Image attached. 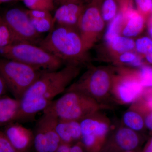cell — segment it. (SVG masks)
I'll return each instance as SVG.
<instances>
[{"label": "cell", "mask_w": 152, "mask_h": 152, "mask_svg": "<svg viewBox=\"0 0 152 152\" xmlns=\"http://www.w3.org/2000/svg\"><path fill=\"white\" fill-rule=\"evenodd\" d=\"M2 20V18L1 16H0V23H1V22Z\"/></svg>", "instance_id": "b9f144b4"}, {"label": "cell", "mask_w": 152, "mask_h": 152, "mask_svg": "<svg viewBox=\"0 0 152 152\" xmlns=\"http://www.w3.org/2000/svg\"><path fill=\"white\" fill-rule=\"evenodd\" d=\"M124 152H136L135 151H125Z\"/></svg>", "instance_id": "ab89813d"}, {"label": "cell", "mask_w": 152, "mask_h": 152, "mask_svg": "<svg viewBox=\"0 0 152 152\" xmlns=\"http://www.w3.org/2000/svg\"><path fill=\"white\" fill-rule=\"evenodd\" d=\"M28 10H42L51 12L54 9L53 0H23Z\"/></svg>", "instance_id": "cb8c5ba5"}, {"label": "cell", "mask_w": 152, "mask_h": 152, "mask_svg": "<svg viewBox=\"0 0 152 152\" xmlns=\"http://www.w3.org/2000/svg\"><path fill=\"white\" fill-rule=\"evenodd\" d=\"M7 90L5 82L0 75V97L5 95Z\"/></svg>", "instance_id": "d6a6232c"}, {"label": "cell", "mask_w": 152, "mask_h": 152, "mask_svg": "<svg viewBox=\"0 0 152 152\" xmlns=\"http://www.w3.org/2000/svg\"><path fill=\"white\" fill-rule=\"evenodd\" d=\"M143 88L139 79H126L122 81L114 89L113 95L121 103L131 104L142 95Z\"/></svg>", "instance_id": "7c38bea8"}, {"label": "cell", "mask_w": 152, "mask_h": 152, "mask_svg": "<svg viewBox=\"0 0 152 152\" xmlns=\"http://www.w3.org/2000/svg\"><path fill=\"white\" fill-rule=\"evenodd\" d=\"M30 19L35 29L40 34L50 32L55 26L53 16L38 18H30Z\"/></svg>", "instance_id": "ffe728a7"}, {"label": "cell", "mask_w": 152, "mask_h": 152, "mask_svg": "<svg viewBox=\"0 0 152 152\" xmlns=\"http://www.w3.org/2000/svg\"><path fill=\"white\" fill-rule=\"evenodd\" d=\"M113 142L115 150L124 152L135 151L140 145V140L137 132L124 127L115 132Z\"/></svg>", "instance_id": "4fadbf2b"}, {"label": "cell", "mask_w": 152, "mask_h": 152, "mask_svg": "<svg viewBox=\"0 0 152 152\" xmlns=\"http://www.w3.org/2000/svg\"><path fill=\"white\" fill-rule=\"evenodd\" d=\"M85 9V6L83 4L66 3L61 4L53 16L55 26L72 27L78 25Z\"/></svg>", "instance_id": "8fae6325"}, {"label": "cell", "mask_w": 152, "mask_h": 152, "mask_svg": "<svg viewBox=\"0 0 152 152\" xmlns=\"http://www.w3.org/2000/svg\"><path fill=\"white\" fill-rule=\"evenodd\" d=\"M86 1L87 0H59V1L61 4L66 3H75L83 4L84 2Z\"/></svg>", "instance_id": "d590c367"}, {"label": "cell", "mask_w": 152, "mask_h": 152, "mask_svg": "<svg viewBox=\"0 0 152 152\" xmlns=\"http://www.w3.org/2000/svg\"><path fill=\"white\" fill-rule=\"evenodd\" d=\"M124 1L125 2L124 3H125V2H126V3H128V2H129V0H121V1Z\"/></svg>", "instance_id": "60d3db41"}, {"label": "cell", "mask_w": 152, "mask_h": 152, "mask_svg": "<svg viewBox=\"0 0 152 152\" xmlns=\"http://www.w3.org/2000/svg\"><path fill=\"white\" fill-rule=\"evenodd\" d=\"M149 95L146 98L145 104L147 108L152 111V94Z\"/></svg>", "instance_id": "e575fe53"}, {"label": "cell", "mask_w": 152, "mask_h": 152, "mask_svg": "<svg viewBox=\"0 0 152 152\" xmlns=\"http://www.w3.org/2000/svg\"><path fill=\"white\" fill-rule=\"evenodd\" d=\"M78 71L75 66L70 65L60 70L43 72L20 100L16 122L34 120L36 115L46 108L55 97L65 91Z\"/></svg>", "instance_id": "6da1fadb"}, {"label": "cell", "mask_w": 152, "mask_h": 152, "mask_svg": "<svg viewBox=\"0 0 152 152\" xmlns=\"http://www.w3.org/2000/svg\"><path fill=\"white\" fill-rule=\"evenodd\" d=\"M84 46L91 33L100 31L103 28L104 22L99 9L94 4L85 8L78 23Z\"/></svg>", "instance_id": "9c48e42d"}, {"label": "cell", "mask_w": 152, "mask_h": 152, "mask_svg": "<svg viewBox=\"0 0 152 152\" xmlns=\"http://www.w3.org/2000/svg\"><path fill=\"white\" fill-rule=\"evenodd\" d=\"M145 55L146 59L147 61L150 64H152V52Z\"/></svg>", "instance_id": "74e56055"}, {"label": "cell", "mask_w": 152, "mask_h": 152, "mask_svg": "<svg viewBox=\"0 0 152 152\" xmlns=\"http://www.w3.org/2000/svg\"><path fill=\"white\" fill-rule=\"evenodd\" d=\"M136 49L139 53L146 54L152 52V40L148 37L139 38L135 43Z\"/></svg>", "instance_id": "4316f807"}, {"label": "cell", "mask_w": 152, "mask_h": 152, "mask_svg": "<svg viewBox=\"0 0 152 152\" xmlns=\"http://www.w3.org/2000/svg\"><path fill=\"white\" fill-rule=\"evenodd\" d=\"M14 1V0H0V4L2 3L7 2L10 1Z\"/></svg>", "instance_id": "f35d334b"}, {"label": "cell", "mask_w": 152, "mask_h": 152, "mask_svg": "<svg viewBox=\"0 0 152 152\" xmlns=\"http://www.w3.org/2000/svg\"><path fill=\"white\" fill-rule=\"evenodd\" d=\"M139 79L143 88H152V67L148 66H142L139 73Z\"/></svg>", "instance_id": "484cf974"}, {"label": "cell", "mask_w": 152, "mask_h": 152, "mask_svg": "<svg viewBox=\"0 0 152 152\" xmlns=\"http://www.w3.org/2000/svg\"><path fill=\"white\" fill-rule=\"evenodd\" d=\"M123 17L121 13L117 14L109 25L105 36L106 40L108 43L110 44L114 39L118 36Z\"/></svg>", "instance_id": "44dd1931"}, {"label": "cell", "mask_w": 152, "mask_h": 152, "mask_svg": "<svg viewBox=\"0 0 152 152\" xmlns=\"http://www.w3.org/2000/svg\"><path fill=\"white\" fill-rule=\"evenodd\" d=\"M53 1H54V0H53Z\"/></svg>", "instance_id": "f6af8a7d"}, {"label": "cell", "mask_w": 152, "mask_h": 152, "mask_svg": "<svg viewBox=\"0 0 152 152\" xmlns=\"http://www.w3.org/2000/svg\"><path fill=\"white\" fill-rule=\"evenodd\" d=\"M143 152H152V137L145 147Z\"/></svg>", "instance_id": "8d00e7d4"}, {"label": "cell", "mask_w": 152, "mask_h": 152, "mask_svg": "<svg viewBox=\"0 0 152 152\" xmlns=\"http://www.w3.org/2000/svg\"><path fill=\"white\" fill-rule=\"evenodd\" d=\"M138 12L143 16L151 12L152 0H135Z\"/></svg>", "instance_id": "83f0119b"}, {"label": "cell", "mask_w": 152, "mask_h": 152, "mask_svg": "<svg viewBox=\"0 0 152 152\" xmlns=\"http://www.w3.org/2000/svg\"><path fill=\"white\" fill-rule=\"evenodd\" d=\"M111 90L110 77L103 69L94 71L71 86L66 91H76L85 94L99 102L108 96Z\"/></svg>", "instance_id": "52a82bcc"}, {"label": "cell", "mask_w": 152, "mask_h": 152, "mask_svg": "<svg viewBox=\"0 0 152 152\" xmlns=\"http://www.w3.org/2000/svg\"><path fill=\"white\" fill-rule=\"evenodd\" d=\"M33 145L36 152H49L48 144L42 124L40 120L36 124Z\"/></svg>", "instance_id": "d6986e66"}, {"label": "cell", "mask_w": 152, "mask_h": 152, "mask_svg": "<svg viewBox=\"0 0 152 152\" xmlns=\"http://www.w3.org/2000/svg\"><path fill=\"white\" fill-rule=\"evenodd\" d=\"M0 54L44 71L58 70L63 63L42 47L29 43H15L1 49Z\"/></svg>", "instance_id": "3957f363"}, {"label": "cell", "mask_w": 152, "mask_h": 152, "mask_svg": "<svg viewBox=\"0 0 152 152\" xmlns=\"http://www.w3.org/2000/svg\"><path fill=\"white\" fill-rule=\"evenodd\" d=\"M102 16L104 20L108 21L116 15L117 5L115 0H105L102 7Z\"/></svg>", "instance_id": "d4e9b609"}, {"label": "cell", "mask_w": 152, "mask_h": 152, "mask_svg": "<svg viewBox=\"0 0 152 152\" xmlns=\"http://www.w3.org/2000/svg\"><path fill=\"white\" fill-rule=\"evenodd\" d=\"M71 145L61 143L55 152H70Z\"/></svg>", "instance_id": "836d02e7"}, {"label": "cell", "mask_w": 152, "mask_h": 152, "mask_svg": "<svg viewBox=\"0 0 152 152\" xmlns=\"http://www.w3.org/2000/svg\"><path fill=\"white\" fill-rule=\"evenodd\" d=\"M97 113L80 121L81 136H94L105 144L110 131V122L104 117L99 115Z\"/></svg>", "instance_id": "30bf717a"}, {"label": "cell", "mask_w": 152, "mask_h": 152, "mask_svg": "<svg viewBox=\"0 0 152 152\" xmlns=\"http://www.w3.org/2000/svg\"><path fill=\"white\" fill-rule=\"evenodd\" d=\"M151 12L152 14V5H151Z\"/></svg>", "instance_id": "7bdbcfd3"}, {"label": "cell", "mask_w": 152, "mask_h": 152, "mask_svg": "<svg viewBox=\"0 0 152 152\" xmlns=\"http://www.w3.org/2000/svg\"><path fill=\"white\" fill-rule=\"evenodd\" d=\"M3 20L7 25L17 42H27L39 45L41 34L33 26L26 10L14 8L4 14Z\"/></svg>", "instance_id": "8992f818"}, {"label": "cell", "mask_w": 152, "mask_h": 152, "mask_svg": "<svg viewBox=\"0 0 152 152\" xmlns=\"http://www.w3.org/2000/svg\"><path fill=\"white\" fill-rule=\"evenodd\" d=\"M15 43H17L15 39L2 18L0 23V50Z\"/></svg>", "instance_id": "603a6c76"}, {"label": "cell", "mask_w": 152, "mask_h": 152, "mask_svg": "<svg viewBox=\"0 0 152 152\" xmlns=\"http://www.w3.org/2000/svg\"><path fill=\"white\" fill-rule=\"evenodd\" d=\"M101 108L97 101L91 97L76 91H66L46 109L54 113L59 119L80 121Z\"/></svg>", "instance_id": "277c9868"}, {"label": "cell", "mask_w": 152, "mask_h": 152, "mask_svg": "<svg viewBox=\"0 0 152 152\" xmlns=\"http://www.w3.org/2000/svg\"><path fill=\"white\" fill-rule=\"evenodd\" d=\"M19 100L5 95L0 97V126L16 122L20 110Z\"/></svg>", "instance_id": "2e32d148"}, {"label": "cell", "mask_w": 152, "mask_h": 152, "mask_svg": "<svg viewBox=\"0 0 152 152\" xmlns=\"http://www.w3.org/2000/svg\"><path fill=\"white\" fill-rule=\"evenodd\" d=\"M123 121L126 127L136 132L142 130L145 126L143 118L138 112L133 110L125 112Z\"/></svg>", "instance_id": "ac0fdd59"}, {"label": "cell", "mask_w": 152, "mask_h": 152, "mask_svg": "<svg viewBox=\"0 0 152 152\" xmlns=\"http://www.w3.org/2000/svg\"><path fill=\"white\" fill-rule=\"evenodd\" d=\"M43 72L17 61L0 59V75L8 90L19 100Z\"/></svg>", "instance_id": "5b68a950"}, {"label": "cell", "mask_w": 152, "mask_h": 152, "mask_svg": "<svg viewBox=\"0 0 152 152\" xmlns=\"http://www.w3.org/2000/svg\"><path fill=\"white\" fill-rule=\"evenodd\" d=\"M0 152H17L3 131H0Z\"/></svg>", "instance_id": "f1b7e54d"}, {"label": "cell", "mask_w": 152, "mask_h": 152, "mask_svg": "<svg viewBox=\"0 0 152 152\" xmlns=\"http://www.w3.org/2000/svg\"><path fill=\"white\" fill-rule=\"evenodd\" d=\"M3 132L17 152H28L34 144V132L18 123L5 126Z\"/></svg>", "instance_id": "ba28073f"}, {"label": "cell", "mask_w": 152, "mask_h": 152, "mask_svg": "<svg viewBox=\"0 0 152 152\" xmlns=\"http://www.w3.org/2000/svg\"><path fill=\"white\" fill-rule=\"evenodd\" d=\"M56 130L61 143L72 145L80 140L81 128L79 121L58 119Z\"/></svg>", "instance_id": "9a60e30c"}, {"label": "cell", "mask_w": 152, "mask_h": 152, "mask_svg": "<svg viewBox=\"0 0 152 152\" xmlns=\"http://www.w3.org/2000/svg\"><path fill=\"white\" fill-rule=\"evenodd\" d=\"M120 1H121V0H120Z\"/></svg>", "instance_id": "ee69618b"}, {"label": "cell", "mask_w": 152, "mask_h": 152, "mask_svg": "<svg viewBox=\"0 0 152 152\" xmlns=\"http://www.w3.org/2000/svg\"><path fill=\"white\" fill-rule=\"evenodd\" d=\"M144 119L145 126L147 129L152 132V111L148 113Z\"/></svg>", "instance_id": "1f68e13d"}, {"label": "cell", "mask_w": 152, "mask_h": 152, "mask_svg": "<svg viewBox=\"0 0 152 152\" xmlns=\"http://www.w3.org/2000/svg\"><path fill=\"white\" fill-rule=\"evenodd\" d=\"M126 14L129 20L123 30V34L127 37H135L139 34L142 29L144 17L138 12L131 9L128 10Z\"/></svg>", "instance_id": "e0dca14e"}, {"label": "cell", "mask_w": 152, "mask_h": 152, "mask_svg": "<svg viewBox=\"0 0 152 152\" xmlns=\"http://www.w3.org/2000/svg\"><path fill=\"white\" fill-rule=\"evenodd\" d=\"M39 46L63 62L79 59L85 49L80 35L72 27L60 25H55Z\"/></svg>", "instance_id": "7a4b0ae2"}, {"label": "cell", "mask_w": 152, "mask_h": 152, "mask_svg": "<svg viewBox=\"0 0 152 152\" xmlns=\"http://www.w3.org/2000/svg\"><path fill=\"white\" fill-rule=\"evenodd\" d=\"M70 152H86V151L83 144L78 141L71 145Z\"/></svg>", "instance_id": "4dcf8cb0"}, {"label": "cell", "mask_w": 152, "mask_h": 152, "mask_svg": "<svg viewBox=\"0 0 152 152\" xmlns=\"http://www.w3.org/2000/svg\"><path fill=\"white\" fill-rule=\"evenodd\" d=\"M137 56L134 54L131 53H125L121 55L120 56V61L122 62L129 63L132 64L133 62L137 58Z\"/></svg>", "instance_id": "f546056e"}, {"label": "cell", "mask_w": 152, "mask_h": 152, "mask_svg": "<svg viewBox=\"0 0 152 152\" xmlns=\"http://www.w3.org/2000/svg\"><path fill=\"white\" fill-rule=\"evenodd\" d=\"M110 45H111L114 50L120 53L132 50L135 45L134 42L132 39L119 36L114 39Z\"/></svg>", "instance_id": "7402d4cb"}, {"label": "cell", "mask_w": 152, "mask_h": 152, "mask_svg": "<svg viewBox=\"0 0 152 152\" xmlns=\"http://www.w3.org/2000/svg\"><path fill=\"white\" fill-rule=\"evenodd\" d=\"M39 118L43 126L44 131L48 144L49 152H55L61 143L56 130L58 117L54 113L48 109L43 111Z\"/></svg>", "instance_id": "5bb4252c"}]
</instances>
